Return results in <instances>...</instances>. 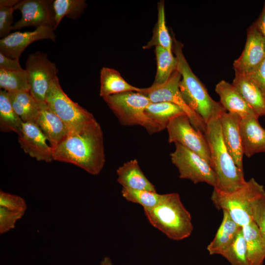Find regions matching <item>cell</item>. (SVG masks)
Returning <instances> with one entry per match:
<instances>
[{
    "mask_svg": "<svg viewBox=\"0 0 265 265\" xmlns=\"http://www.w3.org/2000/svg\"><path fill=\"white\" fill-rule=\"evenodd\" d=\"M53 160L75 164L96 175L105 161L103 133L96 120L79 132H69L53 149Z\"/></svg>",
    "mask_w": 265,
    "mask_h": 265,
    "instance_id": "cell-1",
    "label": "cell"
},
{
    "mask_svg": "<svg viewBox=\"0 0 265 265\" xmlns=\"http://www.w3.org/2000/svg\"><path fill=\"white\" fill-rule=\"evenodd\" d=\"M183 45L173 38V52L177 61V69L181 74L180 90L188 106L206 124L219 118L227 112L219 102L214 101L192 72L183 52Z\"/></svg>",
    "mask_w": 265,
    "mask_h": 265,
    "instance_id": "cell-2",
    "label": "cell"
},
{
    "mask_svg": "<svg viewBox=\"0 0 265 265\" xmlns=\"http://www.w3.org/2000/svg\"><path fill=\"white\" fill-rule=\"evenodd\" d=\"M204 135L210 150L211 164L217 179L214 188L227 193L241 188L246 182L243 170L238 167L224 144L220 118L207 124Z\"/></svg>",
    "mask_w": 265,
    "mask_h": 265,
    "instance_id": "cell-3",
    "label": "cell"
},
{
    "mask_svg": "<svg viewBox=\"0 0 265 265\" xmlns=\"http://www.w3.org/2000/svg\"><path fill=\"white\" fill-rule=\"evenodd\" d=\"M144 212L150 224L171 239L183 240L193 231L191 214L178 193L163 194L157 206Z\"/></svg>",
    "mask_w": 265,
    "mask_h": 265,
    "instance_id": "cell-4",
    "label": "cell"
},
{
    "mask_svg": "<svg viewBox=\"0 0 265 265\" xmlns=\"http://www.w3.org/2000/svg\"><path fill=\"white\" fill-rule=\"evenodd\" d=\"M265 194L264 186L252 178L241 188L233 192L223 193L214 188L211 201L216 208L227 212L237 224L243 227L253 221V205Z\"/></svg>",
    "mask_w": 265,
    "mask_h": 265,
    "instance_id": "cell-5",
    "label": "cell"
},
{
    "mask_svg": "<svg viewBox=\"0 0 265 265\" xmlns=\"http://www.w3.org/2000/svg\"><path fill=\"white\" fill-rule=\"evenodd\" d=\"M103 99L121 125L141 126L150 134L162 131L146 116L145 110L151 101L144 94L129 91L110 95Z\"/></svg>",
    "mask_w": 265,
    "mask_h": 265,
    "instance_id": "cell-6",
    "label": "cell"
},
{
    "mask_svg": "<svg viewBox=\"0 0 265 265\" xmlns=\"http://www.w3.org/2000/svg\"><path fill=\"white\" fill-rule=\"evenodd\" d=\"M45 102L64 123L69 132L81 131L96 120L92 114L66 95L62 89L58 77L51 84Z\"/></svg>",
    "mask_w": 265,
    "mask_h": 265,
    "instance_id": "cell-7",
    "label": "cell"
},
{
    "mask_svg": "<svg viewBox=\"0 0 265 265\" xmlns=\"http://www.w3.org/2000/svg\"><path fill=\"white\" fill-rule=\"evenodd\" d=\"M171 160L177 168L179 178L187 179L194 184L205 183L214 188L217 185L216 175L211 164L197 154L175 143Z\"/></svg>",
    "mask_w": 265,
    "mask_h": 265,
    "instance_id": "cell-8",
    "label": "cell"
},
{
    "mask_svg": "<svg viewBox=\"0 0 265 265\" xmlns=\"http://www.w3.org/2000/svg\"><path fill=\"white\" fill-rule=\"evenodd\" d=\"M181 79V73L176 69L164 83L153 84L149 87L142 88L140 93L147 96L151 102H166L177 105L186 113L193 127L204 133L206 130V124L188 106L182 97L180 90Z\"/></svg>",
    "mask_w": 265,
    "mask_h": 265,
    "instance_id": "cell-9",
    "label": "cell"
},
{
    "mask_svg": "<svg viewBox=\"0 0 265 265\" xmlns=\"http://www.w3.org/2000/svg\"><path fill=\"white\" fill-rule=\"evenodd\" d=\"M30 92L38 102H45L46 95L58 69L46 53L36 52L30 54L26 63Z\"/></svg>",
    "mask_w": 265,
    "mask_h": 265,
    "instance_id": "cell-10",
    "label": "cell"
},
{
    "mask_svg": "<svg viewBox=\"0 0 265 265\" xmlns=\"http://www.w3.org/2000/svg\"><path fill=\"white\" fill-rule=\"evenodd\" d=\"M169 143H177L211 163L209 146L204 133L195 129L186 114L177 116L168 124Z\"/></svg>",
    "mask_w": 265,
    "mask_h": 265,
    "instance_id": "cell-11",
    "label": "cell"
},
{
    "mask_svg": "<svg viewBox=\"0 0 265 265\" xmlns=\"http://www.w3.org/2000/svg\"><path fill=\"white\" fill-rule=\"evenodd\" d=\"M265 59V38L254 24L247 30L243 50L233 63L235 72L247 75L254 72Z\"/></svg>",
    "mask_w": 265,
    "mask_h": 265,
    "instance_id": "cell-12",
    "label": "cell"
},
{
    "mask_svg": "<svg viewBox=\"0 0 265 265\" xmlns=\"http://www.w3.org/2000/svg\"><path fill=\"white\" fill-rule=\"evenodd\" d=\"M56 36L53 27L41 26L32 31H15L0 40V53L13 59H19L32 43L43 39L55 41Z\"/></svg>",
    "mask_w": 265,
    "mask_h": 265,
    "instance_id": "cell-13",
    "label": "cell"
},
{
    "mask_svg": "<svg viewBox=\"0 0 265 265\" xmlns=\"http://www.w3.org/2000/svg\"><path fill=\"white\" fill-rule=\"evenodd\" d=\"M51 1L45 0H22L14 7L21 13V19L14 23L12 30L33 26L36 28L48 26L53 28V12Z\"/></svg>",
    "mask_w": 265,
    "mask_h": 265,
    "instance_id": "cell-14",
    "label": "cell"
},
{
    "mask_svg": "<svg viewBox=\"0 0 265 265\" xmlns=\"http://www.w3.org/2000/svg\"><path fill=\"white\" fill-rule=\"evenodd\" d=\"M18 142L24 151L38 161L50 162L53 160V149L38 126L33 123H23Z\"/></svg>",
    "mask_w": 265,
    "mask_h": 265,
    "instance_id": "cell-15",
    "label": "cell"
},
{
    "mask_svg": "<svg viewBox=\"0 0 265 265\" xmlns=\"http://www.w3.org/2000/svg\"><path fill=\"white\" fill-rule=\"evenodd\" d=\"M240 120L238 116L228 112L220 117L224 144L238 167L243 170L244 153L240 130Z\"/></svg>",
    "mask_w": 265,
    "mask_h": 265,
    "instance_id": "cell-16",
    "label": "cell"
},
{
    "mask_svg": "<svg viewBox=\"0 0 265 265\" xmlns=\"http://www.w3.org/2000/svg\"><path fill=\"white\" fill-rule=\"evenodd\" d=\"M39 111L35 124L41 130L53 149L68 135L69 130L61 119L46 102H38Z\"/></svg>",
    "mask_w": 265,
    "mask_h": 265,
    "instance_id": "cell-17",
    "label": "cell"
},
{
    "mask_svg": "<svg viewBox=\"0 0 265 265\" xmlns=\"http://www.w3.org/2000/svg\"><path fill=\"white\" fill-rule=\"evenodd\" d=\"M256 115L241 119L240 130L244 155L250 158L255 154L265 153V130Z\"/></svg>",
    "mask_w": 265,
    "mask_h": 265,
    "instance_id": "cell-18",
    "label": "cell"
},
{
    "mask_svg": "<svg viewBox=\"0 0 265 265\" xmlns=\"http://www.w3.org/2000/svg\"><path fill=\"white\" fill-rule=\"evenodd\" d=\"M215 91L219 96V103L228 112L241 119L257 115L232 84L222 80L216 85Z\"/></svg>",
    "mask_w": 265,
    "mask_h": 265,
    "instance_id": "cell-19",
    "label": "cell"
},
{
    "mask_svg": "<svg viewBox=\"0 0 265 265\" xmlns=\"http://www.w3.org/2000/svg\"><path fill=\"white\" fill-rule=\"evenodd\" d=\"M117 182L123 188L156 192L154 185L146 178L136 159L125 162L117 169Z\"/></svg>",
    "mask_w": 265,
    "mask_h": 265,
    "instance_id": "cell-20",
    "label": "cell"
},
{
    "mask_svg": "<svg viewBox=\"0 0 265 265\" xmlns=\"http://www.w3.org/2000/svg\"><path fill=\"white\" fill-rule=\"evenodd\" d=\"M235 72L233 85L259 117L265 115V97L261 90L247 75Z\"/></svg>",
    "mask_w": 265,
    "mask_h": 265,
    "instance_id": "cell-21",
    "label": "cell"
},
{
    "mask_svg": "<svg viewBox=\"0 0 265 265\" xmlns=\"http://www.w3.org/2000/svg\"><path fill=\"white\" fill-rule=\"evenodd\" d=\"M241 229L227 212L223 211L221 224L213 239L207 247L209 253L211 255H221L233 243Z\"/></svg>",
    "mask_w": 265,
    "mask_h": 265,
    "instance_id": "cell-22",
    "label": "cell"
},
{
    "mask_svg": "<svg viewBox=\"0 0 265 265\" xmlns=\"http://www.w3.org/2000/svg\"><path fill=\"white\" fill-rule=\"evenodd\" d=\"M100 84V96L103 98L126 92L140 93L142 90L128 83L117 70L105 67L101 70Z\"/></svg>",
    "mask_w": 265,
    "mask_h": 265,
    "instance_id": "cell-23",
    "label": "cell"
},
{
    "mask_svg": "<svg viewBox=\"0 0 265 265\" xmlns=\"http://www.w3.org/2000/svg\"><path fill=\"white\" fill-rule=\"evenodd\" d=\"M247 249L248 265H263L265 260V241L253 221L242 227Z\"/></svg>",
    "mask_w": 265,
    "mask_h": 265,
    "instance_id": "cell-24",
    "label": "cell"
},
{
    "mask_svg": "<svg viewBox=\"0 0 265 265\" xmlns=\"http://www.w3.org/2000/svg\"><path fill=\"white\" fill-rule=\"evenodd\" d=\"M8 95L14 111L23 122L35 123L39 111V105L30 91L8 93Z\"/></svg>",
    "mask_w": 265,
    "mask_h": 265,
    "instance_id": "cell-25",
    "label": "cell"
},
{
    "mask_svg": "<svg viewBox=\"0 0 265 265\" xmlns=\"http://www.w3.org/2000/svg\"><path fill=\"white\" fill-rule=\"evenodd\" d=\"M145 113L162 131L166 129L168 124L173 119L186 114L177 105L166 102H151L146 107Z\"/></svg>",
    "mask_w": 265,
    "mask_h": 265,
    "instance_id": "cell-26",
    "label": "cell"
},
{
    "mask_svg": "<svg viewBox=\"0 0 265 265\" xmlns=\"http://www.w3.org/2000/svg\"><path fill=\"white\" fill-rule=\"evenodd\" d=\"M23 121L14 111L9 98L8 93L0 90V130L5 132H14L19 135L21 132Z\"/></svg>",
    "mask_w": 265,
    "mask_h": 265,
    "instance_id": "cell-27",
    "label": "cell"
},
{
    "mask_svg": "<svg viewBox=\"0 0 265 265\" xmlns=\"http://www.w3.org/2000/svg\"><path fill=\"white\" fill-rule=\"evenodd\" d=\"M158 21L153 30V34L143 49H148L153 47H161L173 52V39L166 25L164 2L160 1L158 4Z\"/></svg>",
    "mask_w": 265,
    "mask_h": 265,
    "instance_id": "cell-28",
    "label": "cell"
},
{
    "mask_svg": "<svg viewBox=\"0 0 265 265\" xmlns=\"http://www.w3.org/2000/svg\"><path fill=\"white\" fill-rule=\"evenodd\" d=\"M87 4L84 0H54L52 1L53 12V29L64 16L77 19L83 12Z\"/></svg>",
    "mask_w": 265,
    "mask_h": 265,
    "instance_id": "cell-29",
    "label": "cell"
},
{
    "mask_svg": "<svg viewBox=\"0 0 265 265\" xmlns=\"http://www.w3.org/2000/svg\"><path fill=\"white\" fill-rule=\"evenodd\" d=\"M155 54L157 68L153 84H160L165 82L177 69V61L173 52L156 47Z\"/></svg>",
    "mask_w": 265,
    "mask_h": 265,
    "instance_id": "cell-30",
    "label": "cell"
},
{
    "mask_svg": "<svg viewBox=\"0 0 265 265\" xmlns=\"http://www.w3.org/2000/svg\"><path fill=\"white\" fill-rule=\"evenodd\" d=\"M0 88L8 93L30 91L26 70L6 71L0 69Z\"/></svg>",
    "mask_w": 265,
    "mask_h": 265,
    "instance_id": "cell-31",
    "label": "cell"
},
{
    "mask_svg": "<svg viewBox=\"0 0 265 265\" xmlns=\"http://www.w3.org/2000/svg\"><path fill=\"white\" fill-rule=\"evenodd\" d=\"M122 196L128 201L140 205L144 209L157 206L161 201L163 194L147 190H133L122 188Z\"/></svg>",
    "mask_w": 265,
    "mask_h": 265,
    "instance_id": "cell-32",
    "label": "cell"
},
{
    "mask_svg": "<svg viewBox=\"0 0 265 265\" xmlns=\"http://www.w3.org/2000/svg\"><path fill=\"white\" fill-rule=\"evenodd\" d=\"M221 256L231 265H248L246 245L242 229L233 243Z\"/></svg>",
    "mask_w": 265,
    "mask_h": 265,
    "instance_id": "cell-33",
    "label": "cell"
},
{
    "mask_svg": "<svg viewBox=\"0 0 265 265\" xmlns=\"http://www.w3.org/2000/svg\"><path fill=\"white\" fill-rule=\"evenodd\" d=\"M25 212L0 206V233L3 234L15 228L17 221Z\"/></svg>",
    "mask_w": 265,
    "mask_h": 265,
    "instance_id": "cell-34",
    "label": "cell"
},
{
    "mask_svg": "<svg viewBox=\"0 0 265 265\" xmlns=\"http://www.w3.org/2000/svg\"><path fill=\"white\" fill-rule=\"evenodd\" d=\"M252 217L265 241V194L254 202L252 210Z\"/></svg>",
    "mask_w": 265,
    "mask_h": 265,
    "instance_id": "cell-35",
    "label": "cell"
},
{
    "mask_svg": "<svg viewBox=\"0 0 265 265\" xmlns=\"http://www.w3.org/2000/svg\"><path fill=\"white\" fill-rule=\"evenodd\" d=\"M14 7L0 6V37L3 38L10 33L13 28Z\"/></svg>",
    "mask_w": 265,
    "mask_h": 265,
    "instance_id": "cell-36",
    "label": "cell"
},
{
    "mask_svg": "<svg viewBox=\"0 0 265 265\" xmlns=\"http://www.w3.org/2000/svg\"><path fill=\"white\" fill-rule=\"evenodd\" d=\"M0 206L26 212L27 205L21 197L0 190Z\"/></svg>",
    "mask_w": 265,
    "mask_h": 265,
    "instance_id": "cell-37",
    "label": "cell"
},
{
    "mask_svg": "<svg viewBox=\"0 0 265 265\" xmlns=\"http://www.w3.org/2000/svg\"><path fill=\"white\" fill-rule=\"evenodd\" d=\"M247 75L259 87L265 97V59L256 70Z\"/></svg>",
    "mask_w": 265,
    "mask_h": 265,
    "instance_id": "cell-38",
    "label": "cell"
},
{
    "mask_svg": "<svg viewBox=\"0 0 265 265\" xmlns=\"http://www.w3.org/2000/svg\"><path fill=\"white\" fill-rule=\"evenodd\" d=\"M0 69L6 71H18L23 69L19 59H13L0 53Z\"/></svg>",
    "mask_w": 265,
    "mask_h": 265,
    "instance_id": "cell-39",
    "label": "cell"
},
{
    "mask_svg": "<svg viewBox=\"0 0 265 265\" xmlns=\"http://www.w3.org/2000/svg\"><path fill=\"white\" fill-rule=\"evenodd\" d=\"M253 24L265 38V2L259 17Z\"/></svg>",
    "mask_w": 265,
    "mask_h": 265,
    "instance_id": "cell-40",
    "label": "cell"
},
{
    "mask_svg": "<svg viewBox=\"0 0 265 265\" xmlns=\"http://www.w3.org/2000/svg\"><path fill=\"white\" fill-rule=\"evenodd\" d=\"M19 1V0H0V6L14 7Z\"/></svg>",
    "mask_w": 265,
    "mask_h": 265,
    "instance_id": "cell-41",
    "label": "cell"
},
{
    "mask_svg": "<svg viewBox=\"0 0 265 265\" xmlns=\"http://www.w3.org/2000/svg\"><path fill=\"white\" fill-rule=\"evenodd\" d=\"M100 265H113L110 258L108 257H106L101 262Z\"/></svg>",
    "mask_w": 265,
    "mask_h": 265,
    "instance_id": "cell-42",
    "label": "cell"
}]
</instances>
